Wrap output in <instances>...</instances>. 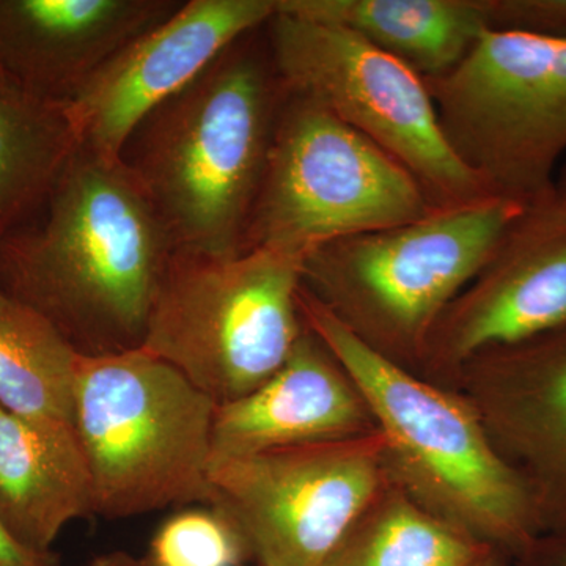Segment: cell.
Here are the masks:
<instances>
[{"instance_id": "obj_1", "label": "cell", "mask_w": 566, "mask_h": 566, "mask_svg": "<svg viewBox=\"0 0 566 566\" xmlns=\"http://www.w3.org/2000/svg\"><path fill=\"white\" fill-rule=\"evenodd\" d=\"M172 238L122 159L81 150L33 221L0 240V292L82 356L140 348Z\"/></svg>"}, {"instance_id": "obj_2", "label": "cell", "mask_w": 566, "mask_h": 566, "mask_svg": "<svg viewBox=\"0 0 566 566\" xmlns=\"http://www.w3.org/2000/svg\"><path fill=\"white\" fill-rule=\"evenodd\" d=\"M264 25L233 41L191 84L153 109L123 147L122 163L158 212L175 251L244 252L286 98Z\"/></svg>"}, {"instance_id": "obj_3", "label": "cell", "mask_w": 566, "mask_h": 566, "mask_svg": "<svg viewBox=\"0 0 566 566\" xmlns=\"http://www.w3.org/2000/svg\"><path fill=\"white\" fill-rule=\"evenodd\" d=\"M216 409L145 349L80 354L74 427L92 472L95 515L123 520L167 506H210Z\"/></svg>"}, {"instance_id": "obj_4", "label": "cell", "mask_w": 566, "mask_h": 566, "mask_svg": "<svg viewBox=\"0 0 566 566\" xmlns=\"http://www.w3.org/2000/svg\"><path fill=\"white\" fill-rule=\"evenodd\" d=\"M303 260L275 249L233 256L175 251L140 348L218 405L244 397L285 364L305 333L297 304Z\"/></svg>"}, {"instance_id": "obj_5", "label": "cell", "mask_w": 566, "mask_h": 566, "mask_svg": "<svg viewBox=\"0 0 566 566\" xmlns=\"http://www.w3.org/2000/svg\"><path fill=\"white\" fill-rule=\"evenodd\" d=\"M297 304L305 327L340 365L395 449L458 516L513 553L531 545L539 524L534 493L495 453L474 416L367 344L303 286Z\"/></svg>"}, {"instance_id": "obj_6", "label": "cell", "mask_w": 566, "mask_h": 566, "mask_svg": "<svg viewBox=\"0 0 566 566\" xmlns=\"http://www.w3.org/2000/svg\"><path fill=\"white\" fill-rule=\"evenodd\" d=\"M526 210L490 199L331 241L305 253L301 286L360 338L419 345Z\"/></svg>"}, {"instance_id": "obj_7", "label": "cell", "mask_w": 566, "mask_h": 566, "mask_svg": "<svg viewBox=\"0 0 566 566\" xmlns=\"http://www.w3.org/2000/svg\"><path fill=\"white\" fill-rule=\"evenodd\" d=\"M449 147L494 199L554 196L566 151V40L485 29L463 61L423 80Z\"/></svg>"}, {"instance_id": "obj_8", "label": "cell", "mask_w": 566, "mask_h": 566, "mask_svg": "<svg viewBox=\"0 0 566 566\" xmlns=\"http://www.w3.org/2000/svg\"><path fill=\"white\" fill-rule=\"evenodd\" d=\"M433 205L400 163L312 99L286 91L244 252L305 256L319 245L427 218Z\"/></svg>"}, {"instance_id": "obj_9", "label": "cell", "mask_w": 566, "mask_h": 566, "mask_svg": "<svg viewBox=\"0 0 566 566\" xmlns=\"http://www.w3.org/2000/svg\"><path fill=\"white\" fill-rule=\"evenodd\" d=\"M286 91L312 99L408 170L436 211L494 199L447 144L423 77L352 31L277 13L264 25Z\"/></svg>"}, {"instance_id": "obj_10", "label": "cell", "mask_w": 566, "mask_h": 566, "mask_svg": "<svg viewBox=\"0 0 566 566\" xmlns=\"http://www.w3.org/2000/svg\"><path fill=\"white\" fill-rule=\"evenodd\" d=\"M378 464L344 442L214 455L211 509L259 566H319L370 504Z\"/></svg>"}, {"instance_id": "obj_11", "label": "cell", "mask_w": 566, "mask_h": 566, "mask_svg": "<svg viewBox=\"0 0 566 566\" xmlns=\"http://www.w3.org/2000/svg\"><path fill=\"white\" fill-rule=\"evenodd\" d=\"M274 14L275 0H182L169 18L115 52L71 99L82 150L120 159L129 136L153 109Z\"/></svg>"}, {"instance_id": "obj_12", "label": "cell", "mask_w": 566, "mask_h": 566, "mask_svg": "<svg viewBox=\"0 0 566 566\" xmlns=\"http://www.w3.org/2000/svg\"><path fill=\"white\" fill-rule=\"evenodd\" d=\"M475 279L433 329L450 356L465 359L566 326V214L554 196L509 227Z\"/></svg>"}, {"instance_id": "obj_13", "label": "cell", "mask_w": 566, "mask_h": 566, "mask_svg": "<svg viewBox=\"0 0 566 566\" xmlns=\"http://www.w3.org/2000/svg\"><path fill=\"white\" fill-rule=\"evenodd\" d=\"M182 0H0V81L69 104L115 52Z\"/></svg>"}, {"instance_id": "obj_14", "label": "cell", "mask_w": 566, "mask_h": 566, "mask_svg": "<svg viewBox=\"0 0 566 566\" xmlns=\"http://www.w3.org/2000/svg\"><path fill=\"white\" fill-rule=\"evenodd\" d=\"M305 327L285 364L252 392L218 405L212 457L344 442L363 422L359 394Z\"/></svg>"}, {"instance_id": "obj_15", "label": "cell", "mask_w": 566, "mask_h": 566, "mask_svg": "<svg viewBox=\"0 0 566 566\" xmlns=\"http://www.w3.org/2000/svg\"><path fill=\"white\" fill-rule=\"evenodd\" d=\"M95 515L92 472L74 423L0 408V520L50 553L71 521Z\"/></svg>"}, {"instance_id": "obj_16", "label": "cell", "mask_w": 566, "mask_h": 566, "mask_svg": "<svg viewBox=\"0 0 566 566\" xmlns=\"http://www.w3.org/2000/svg\"><path fill=\"white\" fill-rule=\"evenodd\" d=\"M275 11L352 31L423 80L452 70L488 29L480 0H275Z\"/></svg>"}, {"instance_id": "obj_17", "label": "cell", "mask_w": 566, "mask_h": 566, "mask_svg": "<svg viewBox=\"0 0 566 566\" xmlns=\"http://www.w3.org/2000/svg\"><path fill=\"white\" fill-rule=\"evenodd\" d=\"M80 150L69 104L0 81V240L40 214Z\"/></svg>"}, {"instance_id": "obj_18", "label": "cell", "mask_w": 566, "mask_h": 566, "mask_svg": "<svg viewBox=\"0 0 566 566\" xmlns=\"http://www.w3.org/2000/svg\"><path fill=\"white\" fill-rule=\"evenodd\" d=\"M497 349L512 360L517 439L543 483L539 523L551 513L566 535V326Z\"/></svg>"}, {"instance_id": "obj_19", "label": "cell", "mask_w": 566, "mask_h": 566, "mask_svg": "<svg viewBox=\"0 0 566 566\" xmlns=\"http://www.w3.org/2000/svg\"><path fill=\"white\" fill-rule=\"evenodd\" d=\"M77 359L50 319L0 292V408L74 423Z\"/></svg>"}, {"instance_id": "obj_20", "label": "cell", "mask_w": 566, "mask_h": 566, "mask_svg": "<svg viewBox=\"0 0 566 566\" xmlns=\"http://www.w3.org/2000/svg\"><path fill=\"white\" fill-rule=\"evenodd\" d=\"M486 551L457 528L397 502L356 524L319 566H474Z\"/></svg>"}, {"instance_id": "obj_21", "label": "cell", "mask_w": 566, "mask_h": 566, "mask_svg": "<svg viewBox=\"0 0 566 566\" xmlns=\"http://www.w3.org/2000/svg\"><path fill=\"white\" fill-rule=\"evenodd\" d=\"M155 566H238L245 549L230 521L218 510H185L170 516L153 536Z\"/></svg>"}, {"instance_id": "obj_22", "label": "cell", "mask_w": 566, "mask_h": 566, "mask_svg": "<svg viewBox=\"0 0 566 566\" xmlns=\"http://www.w3.org/2000/svg\"><path fill=\"white\" fill-rule=\"evenodd\" d=\"M486 28L566 40V0H480Z\"/></svg>"}, {"instance_id": "obj_23", "label": "cell", "mask_w": 566, "mask_h": 566, "mask_svg": "<svg viewBox=\"0 0 566 566\" xmlns=\"http://www.w3.org/2000/svg\"><path fill=\"white\" fill-rule=\"evenodd\" d=\"M0 566H59L55 554L25 546L0 520Z\"/></svg>"}, {"instance_id": "obj_24", "label": "cell", "mask_w": 566, "mask_h": 566, "mask_svg": "<svg viewBox=\"0 0 566 566\" xmlns=\"http://www.w3.org/2000/svg\"><path fill=\"white\" fill-rule=\"evenodd\" d=\"M517 556L521 566H566V535L553 542L534 539Z\"/></svg>"}, {"instance_id": "obj_25", "label": "cell", "mask_w": 566, "mask_h": 566, "mask_svg": "<svg viewBox=\"0 0 566 566\" xmlns=\"http://www.w3.org/2000/svg\"><path fill=\"white\" fill-rule=\"evenodd\" d=\"M84 566H155L151 564L148 557H134L132 554L122 553H109L93 558L92 562Z\"/></svg>"}, {"instance_id": "obj_26", "label": "cell", "mask_w": 566, "mask_h": 566, "mask_svg": "<svg viewBox=\"0 0 566 566\" xmlns=\"http://www.w3.org/2000/svg\"><path fill=\"white\" fill-rule=\"evenodd\" d=\"M554 202L558 210L566 214V164L560 172L556 175V185H554Z\"/></svg>"}, {"instance_id": "obj_27", "label": "cell", "mask_w": 566, "mask_h": 566, "mask_svg": "<svg viewBox=\"0 0 566 566\" xmlns=\"http://www.w3.org/2000/svg\"><path fill=\"white\" fill-rule=\"evenodd\" d=\"M474 566H505L504 558L499 556V554L493 553V551L488 549L485 556L480 558L479 562Z\"/></svg>"}]
</instances>
